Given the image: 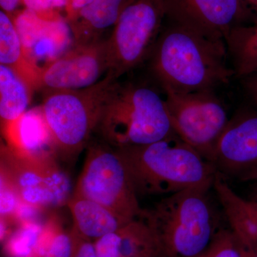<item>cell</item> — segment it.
Returning <instances> with one entry per match:
<instances>
[{
    "mask_svg": "<svg viewBox=\"0 0 257 257\" xmlns=\"http://www.w3.org/2000/svg\"><path fill=\"white\" fill-rule=\"evenodd\" d=\"M74 246L70 257H97L94 241L86 239L72 229Z\"/></svg>",
    "mask_w": 257,
    "mask_h": 257,
    "instance_id": "27",
    "label": "cell"
},
{
    "mask_svg": "<svg viewBox=\"0 0 257 257\" xmlns=\"http://www.w3.org/2000/svg\"><path fill=\"white\" fill-rule=\"evenodd\" d=\"M87 147L72 195L99 203L127 222L140 217L143 209L117 149L106 143H92Z\"/></svg>",
    "mask_w": 257,
    "mask_h": 257,
    "instance_id": "6",
    "label": "cell"
},
{
    "mask_svg": "<svg viewBox=\"0 0 257 257\" xmlns=\"http://www.w3.org/2000/svg\"><path fill=\"white\" fill-rule=\"evenodd\" d=\"M174 23L226 42L230 32L249 17L244 0H162Z\"/></svg>",
    "mask_w": 257,
    "mask_h": 257,
    "instance_id": "11",
    "label": "cell"
},
{
    "mask_svg": "<svg viewBox=\"0 0 257 257\" xmlns=\"http://www.w3.org/2000/svg\"><path fill=\"white\" fill-rule=\"evenodd\" d=\"M254 190H255V196H254V199H257V184H256V187H255V189H254Z\"/></svg>",
    "mask_w": 257,
    "mask_h": 257,
    "instance_id": "33",
    "label": "cell"
},
{
    "mask_svg": "<svg viewBox=\"0 0 257 257\" xmlns=\"http://www.w3.org/2000/svg\"><path fill=\"white\" fill-rule=\"evenodd\" d=\"M130 0H93L67 18L76 45L98 41L101 32L114 26Z\"/></svg>",
    "mask_w": 257,
    "mask_h": 257,
    "instance_id": "14",
    "label": "cell"
},
{
    "mask_svg": "<svg viewBox=\"0 0 257 257\" xmlns=\"http://www.w3.org/2000/svg\"><path fill=\"white\" fill-rule=\"evenodd\" d=\"M246 4L251 5L257 11V0H244Z\"/></svg>",
    "mask_w": 257,
    "mask_h": 257,
    "instance_id": "32",
    "label": "cell"
},
{
    "mask_svg": "<svg viewBox=\"0 0 257 257\" xmlns=\"http://www.w3.org/2000/svg\"><path fill=\"white\" fill-rule=\"evenodd\" d=\"M238 243L241 257H257V245L241 243L239 241Z\"/></svg>",
    "mask_w": 257,
    "mask_h": 257,
    "instance_id": "31",
    "label": "cell"
},
{
    "mask_svg": "<svg viewBox=\"0 0 257 257\" xmlns=\"http://www.w3.org/2000/svg\"><path fill=\"white\" fill-rule=\"evenodd\" d=\"M165 15L162 0H130L105 41L107 72L117 79L141 63Z\"/></svg>",
    "mask_w": 257,
    "mask_h": 257,
    "instance_id": "9",
    "label": "cell"
},
{
    "mask_svg": "<svg viewBox=\"0 0 257 257\" xmlns=\"http://www.w3.org/2000/svg\"><path fill=\"white\" fill-rule=\"evenodd\" d=\"M194 187L166 196L141 216L158 246L159 257H199L215 234L214 214L208 192Z\"/></svg>",
    "mask_w": 257,
    "mask_h": 257,
    "instance_id": "3",
    "label": "cell"
},
{
    "mask_svg": "<svg viewBox=\"0 0 257 257\" xmlns=\"http://www.w3.org/2000/svg\"><path fill=\"white\" fill-rule=\"evenodd\" d=\"M154 45L151 68L162 87L182 92L213 90L235 74L227 63L226 42L179 24L161 33Z\"/></svg>",
    "mask_w": 257,
    "mask_h": 257,
    "instance_id": "1",
    "label": "cell"
},
{
    "mask_svg": "<svg viewBox=\"0 0 257 257\" xmlns=\"http://www.w3.org/2000/svg\"><path fill=\"white\" fill-rule=\"evenodd\" d=\"M0 62L13 70L32 93L38 89L40 67L27 54L10 15L0 12Z\"/></svg>",
    "mask_w": 257,
    "mask_h": 257,
    "instance_id": "15",
    "label": "cell"
},
{
    "mask_svg": "<svg viewBox=\"0 0 257 257\" xmlns=\"http://www.w3.org/2000/svg\"><path fill=\"white\" fill-rule=\"evenodd\" d=\"M210 162L226 182L257 181V111H242L230 119Z\"/></svg>",
    "mask_w": 257,
    "mask_h": 257,
    "instance_id": "10",
    "label": "cell"
},
{
    "mask_svg": "<svg viewBox=\"0 0 257 257\" xmlns=\"http://www.w3.org/2000/svg\"><path fill=\"white\" fill-rule=\"evenodd\" d=\"M32 93L13 70L0 65L1 126L13 122L28 111Z\"/></svg>",
    "mask_w": 257,
    "mask_h": 257,
    "instance_id": "17",
    "label": "cell"
},
{
    "mask_svg": "<svg viewBox=\"0 0 257 257\" xmlns=\"http://www.w3.org/2000/svg\"><path fill=\"white\" fill-rule=\"evenodd\" d=\"M44 222H23L15 226L3 243L5 257H39Z\"/></svg>",
    "mask_w": 257,
    "mask_h": 257,
    "instance_id": "21",
    "label": "cell"
},
{
    "mask_svg": "<svg viewBox=\"0 0 257 257\" xmlns=\"http://www.w3.org/2000/svg\"><path fill=\"white\" fill-rule=\"evenodd\" d=\"M235 74L246 77L257 72V23L241 25L230 32L226 40Z\"/></svg>",
    "mask_w": 257,
    "mask_h": 257,
    "instance_id": "18",
    "label": "cell"
},
{
    "mask_svg": "<svg viewBox=\"0 0 257 257\" xmlns=\"http://www.w3.org/2000/svg\"><path fill=\"white\" fill-rule=\"evenodd\" d=\"M69 0H22L25 9L45 18L60 17V10H66Z\"/></svg>",
    "mask_w": 257,
    "mask_h": 257,
    "instance_id": "25",
    "label": "cell"
},
{
    "mask_svg": "<svg viewBox=\"0 0 257 257\" xmlns=\"http://www.w3.org/2000/svg\"><path fill=\"white\" fill-rule=\"evenodd\" d=\"M117 79L106 77L81 89L47 91L40 106L57 147L58 157L72 162L88 146L101 109Z\"/></svg>",
    "mask_w": 257,
    "mask_h": 257,
    "instance_id": "5",
    "label": "cell"
},
{
    "mask_svg": "<svg viewBox=\"0 0 257 257\" xmlns=\"http://www.w3.org/2000/svg\"><path fill=\"white\" fill-rule=\"evenodd\" d=\"M214 190L229 224L257 233V199L241 197L223 180L216 182Z\"/></svg>",
    "mask_w": 257,
    "mask_h": 257,
    "instance_id": "19",
    "label": "cell"
},
{
    "mask_svg": "<svg viewBox=\"0 0 257 257\" xmlns=\"http://www.w3.org/2000/svg\"><path fill=\"white\" fill-rule=\"evenodd\" d=\"M1 127L5 145L18 155L31 158H58L41 106L29 109L13 122Z\"/></svg>",
    "mask_w": 257,
    "mask_h": 257,
    "instance_id": "13",
    "label": "cell"
},
{
    "mask_svg": "<svg viewBox=\"0 0 257 257\" xmlns=\"http://www.w3.org/2000/svg\"><path fill=\"white\" fill-rule=\"evenodd\" d=\"M116 149L138 195L168 196L194 187H213L214 166L175 134L155 143Z\"/></svg>",
    "mask_w": 257,
    "mask_h": 257,
    "instance_id": "2",
    "label": "cell"
},
{
    "mask_svg": "<svg viewBox=\"0 0 257 257\" xmlns=\"http://www.w3.org/2000/svg\"><path fill=\"white\" fill-rule=\"evenodd\" d=\"M162 88L174 133L210 162L230 120L226 106L213 90L182 92Z\"/></svg>",
    "mask_w": 257,
    "mask_h": 257,
    "instance_id": "8",
    "label": "cell"
},
{
    "mask_svg": "<svg viewBox=\"0 0 257 257\" xmlns=\"http://www.w3.org/2000/svg\"><path fill=\"white\" fill-rule=\"evenodd\" d=\"M107 72L105 41L75 45L64 55L40 67L38 89H81L99 82Z\"/></svg>",
    "mask_w": 257,
    "mask_h": 257,
    "instance_id": "12",
    "label": "cell"
},
{
    "mask_svg": "<svg viewBox=\"0 0 257 257\" xmlns=\"http://www.w3.org/2000/svg\"><path fill=\"white\" fill-rule=\"evenodd\" d=\"M67 206L73 219L72 229L92 241L117 231L128 223L110 209L90 199L72 195Z\"/></svg>",
    "mask_w": 257,
    "mask_h": 257,
    "instance_id": "16",
    "label": "cell"
},
{
    "mask_svg": "<svg viewBox=\"0 0 257 257\" xmlns=\"http://www.w3.org/2000/svg\"><path fill=\"white\" fill-rule=\"evenodd\" d=\"M92 1L93 0H69V4L66 8L67 18L77 13Z\"/></svg>",
    "mask_w": 257,
    "mask_h": 257,
    "instance_id": "29",
    "label": "cell"
},
{
    "mask_svg": "<svg viewBox=\"0 0 257 257\" xmlns=\"http://www.w3.org/2000/svg\"><path fill=\"white\" fill-rule=\"evenodd\" d=\"M199 257H241L239 243L231 229H219Z\"/></svg>",
    "mask_w": 257,
    "mask_h": 257,
    "instance_id": "23",
    "label": "cell"
},
{
    "mask_svg": "<svg viewBox=\"0 0 257 257\" xmlns=\"http://www.w3.org/2000/svg\"><path fill=\"white\" fill-rule=\"evenodd\" d=\"M121 257H137L156 253L159 256L156 238L145 219L137 218L118 229Z\"/></svg>",
    "mask_w": 257,
    "mask_h": 257,
    "instance_id": "20",
    "label": "cell"
},
{
    "mask_svg": "<svg viewBox=\"0 0 257 257\" xmlns=\"http://www.w3.org/2000/svg\"><path fill=\"white\" fill-rule=\"evenodd\" d=\"M94 244L97 257H121L118 230L95 240Z\"/></svg>",
    "mask_w": 257,
    "mask_h": 257,
    "instance_id": "26",
    "label": "cell"
},
{
    "mask_svg": "<svg viewBox=\"0 0 257 257\" xmlns=\"http://www.w3.org/2000/svg\"><path fill=\"white\" fill-rule=\"evenodd\" d=\"M96 130L114 148L147 145L175 134L165 98L147 86L117 82L103 105Z\"/></svg>",
    "mask_w": 257,
    "mask_h": 257,
    "instance_id": "4",
    "label": "cell"
},
{
    "mask_svg": "<svg viewBox=\"0 0 257 257\" xmlns=\"http://www.w3.org/2000/svg\"><path fill=\"white\" fill-rule=\"evenodd\" d=\"M1 191V209L0 219L6 221L10 225L16 226L17 215L21 207L22 202L18 194L15 192L6 179L0 178Z\"/></svg>",
    "mask_w": 257,
    "mask_h": 257,
    "instance_id": "24",
    "label": "cell"
},
{
    "mask_svg": "<svg viewBox=\"0 0 257 257\" xmlns=\"http://www.w3.org/2000/svg\"><path fill=\"white\" fill-rule=\"evenodd\" d=\"M0 165L1 177L24 204L45 211L67 206L72 197L70 179L57 157H23L2 144Z\"/></svg>",
    "mask_w": 257,
    "mask_h": 257,
    "instance_id": "7",
    "label": "cell"
},
{
    "mask_svg": "<svg viewBox=\"0 0 257 257\" xmlns=\"http://www.w3.org/2000/svg\"><path fill=\"white\" fill-rule=\"evenodd\" d=\"M74 246V236L71 231L64 229L60 218L50 216L44 224L39 257H70Z\"/></svg>",
    "mask_w": 257,
    "mask_h": 257,
    "instance_id": "22",
    "label": "cell"
},
{
    "mask_svg": "<svg viewBox=\"0 0 257 257\" xmlns=\"http://www.w3.org/2000/svg\"><path fill=\"white\" fill-rule=\"evenodd\" d=\"M20 4H22V0H0L2 10L10 17L15 14V10Z\"/></svg>",
    "mask_w": 257,
    "mask_h": 257,
    "instance_id": "30",
    "label": "cell"
},
{
    "mask_svg": "<svg viewBox=\"0 0 257 257\" xmlns=\"http://www.w3.org/2000/svg\"><path fill=\"white\" fill-rule=\"evenodd\" d=\"M246 78V89L248 95L257 106V72L245 77Z\"/></svg>",
    "mask_w": 257,
    "mask_h": 257,
    "instance_id": "28",
    "label": "cell"
}]
</instances>
